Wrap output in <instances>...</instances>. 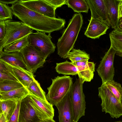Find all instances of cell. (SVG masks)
<instances>
[{"mask_svg": "<svg viewBox=\"0 0 122 122\" xmlns=\"http://www.w3.org/2000/svg\"><path fill=\"white\" fill-rule=\"evenodd\" d=\"M41 122H56L52 118H49L42 120Z\"/></svg>", "mask_w": 122, "mask_h": 122, "instance_id": "obj_39", "label": "cell"}, {"mask_svg": "<svg viewBox=\"0 0 122 122\" xmlns=\"http://www.w3.org/2000/svg\"><path fill=\"white\" fill-rule=\"evenodd\" d=\"M6 80L20 82L11 65L0 60V81Z\"/></svg>", "mask_w": 122, "mask_h": 122, "instance_id": "obj_21", "label": "cell"}, {"mask_svg": "<svg viewBox=\"0 0 122 122\" xmlns=\"http://www.w3.org/2000/svg\"><path fill=\"white\" fill-rule=\"evenodd\" d=\"M55 69L59 74L65 75H78V69L72 62L66 61L60 63H57Z\"/></svg>", "mask_w": 122, "mask_h": 122, "instance_id": "obj_22", "label": "cell"}, {"mask_svg": "<svg viewBox=\"0 0 122 122\" xmlns=\"http://www.w3.org/2000/svg\"><path fill=\"white\" fill-rule=\"evenodd\" d=\"M119 19L122 17V0H120L119 5Z\"/></svg>", "mask_w": 122, "mask_h": 122, "instance_id": "obj_37", "label": "cell"}, {"mask_svg": "<svg viewBox=\"0 0 122 122\" xmlns=\"http://www.w3.org/2000/svg\"><path fill=\"white\" fill-rule=\"evenodd\" d=\"M31 99L45 112L50 118L53 119L54 116V110L53 105L49 102H47L32 95L29 94Z\"/></svg>", "mask_w": 122, "mask_h": 122, "instance_id": "obj_26", "label": "cell"}, {"mask_svg": "<svg viewBox=\"0 0 122 122\" xmlns=\"http://www.w3.org/2000/svg\"><path fill=\"white\" fill-rule=\"evenodd\" d=\"M116 51L111 46L100 62L97 71L101 78L102 84L113 80L115 74L113 62Z\"/></svg>", "mask_w": 122, "mask_h": 122, "instance_id": "obj_9", "label": "cell"}, {"mask_svg": "<svg viewBox=\"0 0 122 122\" xmlns=\"http://www.w3.org/2000/svg\"><path fill=\"white\" fill-rule=\"evenodd\" d=\"M20 52L26 65L27 70L33 74L38 68L43 67L46 59L33 46L29 44Z\"/></svg>", "mask_w": 122, "mask_h": 122, "instance_id": "obj_8", "label": "cell"}, {"mask_svg": "<svg viewBox=\"0 0 122 122\" xmlns=\"http://www.w3.org/2000/svg\"><path fill=\"white\" fill-rule=\"evenodd\" d=\"M119 27L122 30V17L119 19Z\"/></svg>", "mask_w": 122, "mask_h": 122, "instance_id": "obj_40", "label": "cell"}, {"mask_svg": "<svg viewBox=\"0 0 122 122\" xmlns=\"http://www.w3.org/2000/svg\"><path fill=\"white\" fill-rule=\"evenodd\" d=\"M6 33V25L5 21L0 20V41L5 37Z\"/></svg>", "mask_w": 122, "mask_h": 122, "instance_id": "obj_35", "label": "cell"}, {"mask_svg": "<svg viewBox=\"0 0 122 122\" xmlns=\"http://www.w3.org/2000/svg\"><path fill=\"white\" fill-rule=\"evenodd\" d=\"M110 27V24L106 20L101 18H91L84 35L92 39H98L101 36L106 34L107 30Z\"/></svg>", "mask_w": 122, "mask_h": 122, "instance_id": "obj_11", "label": "cell"}, {"mask_svg": "<svg viewBox=\"0 0 122 122\" xmlns=\"http://www.w3.org/2000/svg\"><path fill=\"white\" fill-rule=\"evenodd\" d=\"M11 65L20 82L27 88L35 80L34 74L28 70L20 67Z\"/></svg>", "mask_w": 122, "mask_h": 122, "instance_id": "obj_18", "label": "cell"}, {"mask_svg": "<svg viewBox=\"0 0 122 122\" xmlns=\"http://www.w3.org/2000/svg\"><path fill=\"white\" fill-rule=\"evenodd\" d=\"M21 100L18 102L15 110L7 122H19V111Z\"/></svg>", "mask_w": 122, "mask_h": 122, "instance_id": "obj_33", "label": "cell"}, {"mask_svg": "<svg viewBox=\"0 0 122 122\" xmlns=\"http://www.w3.org/2000/svg\"><path fill=\"white\" fill-rule=\"evenodd\" d=\"M83 23V16L80 13L74 14L70 20L57 44V53L61 58H68L69 53L73 49Z\"/></svg>", "mask_w": 122, "mask_h": 122, "instance_id": "obj_2", "label": "cell"}, {"mask_svg": "<svg viewBox=\"0 0 122 122\" xmlns=\"http://www.w3.org/2000/svg\"><path fill=\"white\" fill-rule=\"evenodd\" d=\"M52 80L51 85L47 88L46 97L50 103L56 106L70 91L73 84L72 78L66 75L58 76Z\"/></svg>", "mask_w": 122, "mask_h": 122, "instance_id": "obj_3", "label": "cell"}, {"mask_svg": "<svg viewBox=\"0 0 122 122\" xmlns=\"http://www.w3.org/2000/svg\"><path fill=\"white\" fill-rule=\"evenodd\" d=\"M30 94L26 88L23 86L9 91L0 92V100H11L19 101Z\"/></svg>", "mask_w": 122, "mask_h": 122, "instance_id": "obj_19", "label": "cell"}, {"mask_svg": "<svg viewBox=\"0 0 122 122\" xmlns=\"http://www.w3.org/2000/svg\"><path fill=\"white\" fill-rule=\"evenodd\" d=\"M111 46L116 51V54L122 58V30L119 27L109 34Z\"/></svg>", "mask_w": 122, "mask_h": 122, "instance_id": "obj_20", "label": "cell"}, {"mask_svg": "<svg viewBox=\"0 0 122 122\" xmlns=\"http://www.w3.org/2000/svg\"><path fill=\"white\" fill-rule=\"evenodd\" d=\"M107 8L111 27H119V7L120 0H104Z\"/></svg>", "mask_w": 122, "mask_h": 122, "instance_id": "obj_16", "label": "cell"}, {"mask_svg": "<svg viewBox=\"0 0 122 122\" xmlns=\"http://www.w3.org/2000/svg\"><path fill=\"white\" fill-rule=\"evenodd\" d=\"M23 86L20 82L11 80L0 81V92L10 91Z\"/></svg>", "mask_w": 122, "mask_h": 122, "instance_id": "obj_29", "label": "cell"}, {"mask_svg": "<svg viewBox=\"0 0 122 122\" xmlns=\"http://www.w3.org/2000/svg\"><path fill=\"white\" fill-rule=\"evenodd\" d=\"M19 101L0 100V114L3 113L8 121L15 110Z\"/></svg>", "mask_w": 122, "mask_h": 122, "instance_id": "obj_23", "label": "cell"}, {"mask_svg": "<svg viewBox=\"0 0 122 122\" xmlns=\"http://www.w3.org/2000/svg\"><path fill=\"white\" fill-rule=\"evenodd\" d=\"M120 102L122 105V98L120 100Z\"/></svg>", "mask_w": 122, "mask_h": 122, "instance_id": "obj_41", "label": "cell"}, {"mask_svg": "<svg viewBox=\"0 0 122 122\" xmlns=\"http://www.w3.org/2000/svg\"><path fill=\"white\" fill-rule=\"evenodd\" d=\"M18 2L32 11L47 17L56 18L55 10L56 8L44 0H19Z\"/></svg>", "mask_w": 122, "mask_h": 122, "instance_id": "obj_10", "label": "cell"}, {"mask_svg": "<svg viewBox=\"0 0 122 122\" xmlns=\"http://www.w3.org/2000/svg\"><path fill=\"white\" fill-rule=\"evenodd\" d=\"M29 95L21 101L20 107L19 122H41L30 102Z\"/></svg>", "mask_w": 122, "mask_h": 122, "instance_id": "obj_12", "label": "cell"}, {"mask_svg": "<svg viewBox=\"0 0 122 122\" xmlns=\"http://www.w3.org/2000/svg\"><path fill=\"white\" fill-rule=\"evenodd\" d=\"M28 35L7 46L3 51L6 53L20 52L29 44Z\"/></svg>", "mask_w": 122, "mask_h": 122, "instance_id": "obj_24", "label": "cell"}, {"mask_svg": "<svg viewBox=\"0 0 122 122\" xmlns=\"http://www.w3.org/2000/svg\"><path fill=\"white\" fill-rule=\"evenodd\" d=\"M30 94L34 96L45 102H48L47 100L45 92L41 88L40 84L37 80L32 82L27 87Z\"/></svg>", "mask_w": 122, "mask_h": 122, "instance_id": "obj_27", "label": "cell"}, {"mask_svg": "<svg viewBox=\"0 0 122 122\" xmlns=\"http://www.w3.org/2000/svg\"><path fill=\"white\" fill-rule=\"evenodd\" d=\"M13 15L33 30L50 33L62 29L66 23L60 18H52L31 10L17 2L11 7Z\"/></svg>", "mask_w": 122, "mask_h": 122, "instance_id": "obj_1", "label": "cell"}, {"mask_svg": "<svg viewBox=\"0 0 122 122\" xmlns=\"http://www.w3.org/2000/svg\"><path fill=\"white\" fill-rule=\"evenodd\" d=\"M105 84L117 99L120 101L122 98V87L121 84L113 80L107 81Z\"/></svg>", "mask_w": 122, "mask_h": 122, "instance_id": "obj_30", "label": "cell"}, {"mask_svg": "<svg viewBox=\"0 0 122 122\" xmlns=\"http://www.w3.org/2000/svg\"><path fill=\"white\" fill-rule=\"evenodd\" d=\"M29 44L35 47L42 56L46 59L55 51V44L52 41L51 33L37 31L28 35Z\"/></svg>", "mask_w": 122, "mask_h": 122, "instance_id": "obj_7", "label": "cell"}, {"mask_svg": "<svg viewBox=\"0 0 122 122\" xmlns=\"http://www.w3.org/2000/svg\"><path fill=\"white\" fill-rule=\"evenodd\" d=\"M98 96L102 100V112L108 113L113 118H117L122 115V105L105 84L98 88Z\"/></svg>", "mask_w": 122, "mask_h": 122, "instance_id": "obj_5", "label": "cell"}, {"mask_svg": "<svg viewBox=\"0 0 122 122\" xmlns=\"http://www.w3.org/2000/svg\"><path fill=\"white\" fill-rule=\"evenodd\" d=\"M8 120L3 113L0 114V122H7Z\"/></svg>", "mask_w": 122, "mask_h": 122, "instance_id": "obj_38", "label": "cell"}, {"mask_svg": "<svg viewBox=\"0 0 122 122\" xmlns=\"http://www.w3.org/2000/svg\"><path fill=\"white\" fill-rule=\"evenodd\" d=\"M86 1L91 11V18L94 19L102 18L107 21L110 25L104 0H86Z\"/></svg>", "mask_w": 122, "mask_h": 122, "instance_id": "obj_14", "label": "cell"}, {"mask_svg": "<svg viewBox=\"0 0 122 122\" xmlns=\"http://www.w3.org/2000/svg\"><path fill=\"white\" fill-rule=\"evenodd\" d=\"M13 15L11 7L0 2V20L5 21L11 19Z\"/></svg>", "mask_w": 122, "mask_h": 122, "instance_id": "obj_31", "label": "cell"}, {"mask_svg": "<svg viewBox=\"0 0 122 122\" xmlns=\"http://www.w3.org/2000/svg\"><path fill=\"white\" fill-rule=\"evenodd\" d=\"M56 106L58 111L59 122H75L73 119L70 91Z\"/></svg>", "mask_w": 122, "mask_h": 122, "instance_id": "obj_13", "label": "cell"}, {"mask_svg": "<svg viewBox=\"0 0 122 122\" xmlns=\"http://www.w3.org/2000/svg\"><path fill=\"white\" fill-rule=\"evenodd\" d=\"M122 122V121H116V122Z\"/></svg>", "mask_w": 122, "mask_h": 122, "instance_id": "obj_42", "label": "cell"}, {"mask_svg": "<svg viewBox=\"0 0 122 122\" xmlns=\"http://www.w3.org/2000/svg\"><path fill=\"white\" fill-rule=\"evenodd\" d=\"M5 22L6 33L4 39L0 41V51L7 46L33 32V30L21 21L10 19Z\"/></svg>", "mask_w": 122, "mask_h": 122, "instance_id": "obj_4", "label": "cell"}, {"mask_svg": "<svg viewBox=\"0 0 122 122\" xmlns=\"http://www.w3.org/2000/svg\"><path fill=\"white\" fill-rule=\"evenodd\" d=\"M30 102L40 119L42 120L50 118L42 109L31 99L30 95Z\"/></svg>", "mask_w": 122, "mask_h": 122, "instance_id": "obj_32", "label": "cell"}, {"mask_svg": "<svg viewBox=\"0 0 122 122\" xmlns=\"http://www.w3.org/2000/svg\"><path fill=\"white\" fill-rule=\"evenodd\" d=\"M83 83L81 78L76 79L70 91L73 119L75 122H78L85 115L86 102L83 91Z\"/></svg>", "mask_w": 122, "mask_h": 122, "instance_id": "obj_6", "label": "cell"}, {"mask_svg": "<svg viewBox=\"0 0 122 122\" xmlns=\"http://www.w3.org/2000/svg\"><path fill=\"white\" fill-rule=\"evenodd\" d=\"M72 63L76 61L89 60V55L84 51L73 49L69 53L67 58Z\"/></svg>", "mask_w": 122, "mask_h": 122, "instance_id": "obj_28", "label": "cell"}, {"mask_svg": "<svg viewBox=\"0 0 122 122\" xmlns=\"http://www.w3.org/2000/svg\"><path fill=\"white\" fill-rule=\"evenodd\" d=\"M88 60L78 61L73 63L77 67L79 78H81L84 82H90L93 79L95 64Z\"/></svg>", "mask_w": 122, "mask_h": 122, "instance_id": "obj_15", "label": "cell"}, {"mask_svg": "<svg viewBox=\"0 0 122 122\" xmlns=\"http://www.w3.org/2000/svg\"><path fill=\"white\" fill-rule=\"evenodd\" d=\"M18 0H0V2L6 4H12V5L18 2Z\"/></svg>", "mask_w": 122, "mask_h": 122, "instance_id": "obj_36", "label": "cell"}, {"mask_svg": "<svg viewBox=\"0 0 122 122\" xmlns=\"http://www.w3.org/2000/svg\"><path fill=\"white\" fill-rule=\"evenodd\" d=\"M66 5L75 12L87 13L89 8L88 4L85 0H67Z\"/></svg>", "mask_w": 122, "mask_h": 122, "instance_id": "obj_25", "label": "cell"}, {"mask_svg": "<svg viewBox=\"0 0 122 122\" xmlns=\"http://www.w3.org/2000/svg\"><path fill=\"white\" fill-rule=\"evenodd\" d=\"M46 2L56 8L61 7L63 5H66L67 0H44Z\"/></svg>", "mask_w": 122, "mask_h": 122, "instance_id": "obj_34", "label": "cell"}, {"mask_svg": "<svg viewBox=\"0 0 122 122\" xmlns=\"http://www.w3.org/2000/svg\"><path fill=\"white\" fill-rule=\"evenodd\" d=\"M0 60L13 66L20 67L27 70L26 65L20 52L6 53L0 51Z\"/></svg>", "mask_w": 122, "mask_h": 122, "instance_id": "obj_17", "label": "cell"}]
</instances>
